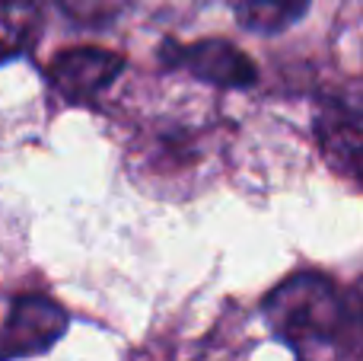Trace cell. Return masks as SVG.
Returning <instances> with one entry per match:
<instances>
[{"instance_id":"obj_3","label":"cell","mask_w":363,"mask_h":361,"mask_svg":"<svg viewBox=\"0 0 363 361\" xmlns=\"http://www.w3.org/2000/svg\"><path fill=\"white\" fill-rule=\"evenodd\" d=\"M160 61L220 90H249L258 83L255 61L226 38H201L188 45L166 42L160 48Z\"/></svg>"},{"instance_id":"obj_2","label":"cell","mask_w":363,"mask_h":361,"mask_svg":"<svg viewBox=\"0 0 363 361\" xmlns=\"http://www.w3.org/2000/svg\"><path fill=\"white\" fill-rule=\"evenodd\" d=\"M67 311L48 294H13L0 320V361L45 355L67 333Z\"/></svg>"},{"instance_id":"obj_4","label":"cell","mask_w":363,"mask_h":361,"mask_svg":"<svg viewBox=\"0 0 363 361\" xmlns=\"http://www.w3.org/2000/svg\"><path fill=\"white\" fill-rule=\"evenodd\" d=\"M128 68L125 55L108 48H67L48 64V87L70 106L96 102Z\"/></svg>"},{"instance_id":"obj_7","label":"cell","mask_w":363,"mask_h":361,"mask_svg":"<svg viewBox=\"0 0 363 361\" xmlns=\"http://www.w3.org/2000/svg\"><path fill=\"white\" fill-rule=\"evenodd\" d=\"M313 0H236L233 16L252 36H281L309 13Z\"/></svg>"},{"instance_id":"obj_6","label":"cell","mask_w":363,"mask_h":361,"mask_svg":"<svg viewBox=\"0 0 363 361\" xmlns=\"http://www.w3.org/2000/svg\"><path fill=\"white\" fill-rule=\"evenodd\" d=\"M45 23L42 0H0V64L35 48Z\"/></svg>"},{"instance_id":"obj_1","label":"cell","mask_w":363,"mask_h":361,"mask_svg":"<svg viewBox=\"0 0 363 361\" xmlns=\"http://www.w3.org/2000/svg\"><path fill=\"white\" fill-rule=\"evenodd\" d=\"M262 317L296 361H357L360 307L322 272H300L264 294Z\"/></svg>"},{"instance_id":"obj_5","label":"cell","mask_w":363,"mask_h":361,"mask_svg":"<svg viewBox=\"0 0 363 361\" xmlns=\"http://www.w3.org/2000/svg\"><path fill=\"white\" fill-rule=\"evenodd\" d=\"M315 138L338 176L347 183H360V147H363V122L360 99H325L315 115Z\"/></svg>"}]
</instances>
